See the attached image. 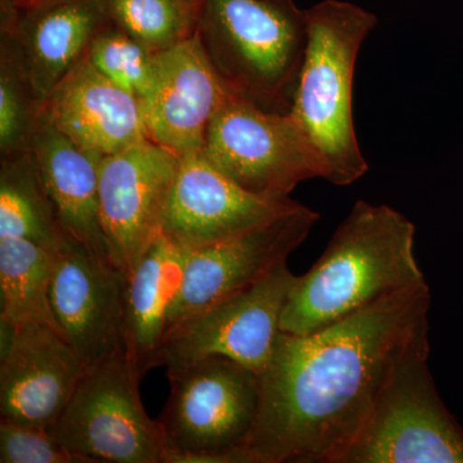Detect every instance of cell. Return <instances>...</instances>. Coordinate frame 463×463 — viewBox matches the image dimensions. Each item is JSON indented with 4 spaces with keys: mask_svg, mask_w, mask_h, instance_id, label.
I'll return each mask as SVG.
<instances>
[{
    "mask_svg": "<svg viewBox=\"0 0 463 463\" xmlns=\"http://www.w3.org/2000/svg\"><path fill=\"white\" fill-rule=\"evenodd\" d=\"M430 304L423 282L313 334L281 332L236 463H340L399 361L428 334Z\"/></svg>",
    "mask_w": 463,
    "mask_h": 463,
    "instance_id": "cell-1",
    "label": "cell"
},
{
    "mask_svg": "<svg viewBox=\"0 0 463 463\" xmlns=\"http://www.w3.org/2000/svg\"><path fill=\"white\" fill-rule=\"evenodd\" d=\"M416 228L388 205L358 201L321 258L298 276L281 331L309 335L381 298L426 282L414 255Z\"/></svg>",
    "mask_w": 463,
    "mask_h": 463,
    "instance_id": "cell-2",
    "label": "cell"
},
{
    "mask_svg": "<svg viewBox=\"0 0 463 463\" xmlns=\"http://www.w3.org/2000/svg\"><path fill=\"white\" fill-rule=\"evenodd\" d=\"M307 45L291 115L322 158L323 179L350 185L367 173L353 120L359 51L377 25L371 12L341 0L307 9Z\"/></svg>",
    "mask_w": 463,
    "mask_h": 463,
    "instance_id": "cell-3",
    "label": "cell"
},
{
    "mask_svg": "<svg viewBox=\"0 0 463 463\" xmlns=\"http://www.w3.org/2000/svg\"><path fill=\"white\" fill-rule=\"evenodd\" d=\"M196 35L228 90L288 114L307 45L294 0H203Z\"/></svg>",
    "mask_w": 463,
    "mask_h": 463,
    "instance_id": "cell-4",
    "label": "cell"
},
{
    "mask_svg": "<svg viewBox=\"0 0 463 463\" xmlns=\"http://www.w3.org/2000/svg\"><path fill=\"white\" fill-rule=\"evenodd\" d=\"M170 390L160 421L163 463H236L257 423L260 377L225 356L167 370Z\"/></svg>",
    "mask_w": 463,
    "mask_h": 463,
    "instance_id": "cell-5",
    "label": "cell"
},
{
    "mask_svg": "<svg viewBox=\"0 0 463 463\" xmlns=\"http://www.w3.org/2000/svg\"><path fill=\"white\" fill-rule=\"evenodd\" d=\"M429 355L428 332L399 361L340 463H463V431L439 397Z\"/></svg>",
    "mask_w": 463,
    "mask_h": 463,
    "instance_id": "cell-6",
    "label": "cell"
},
{
    "mask_svg": "<svg viewBox=\"0 0 463 463\" xmlns=\"http://www.w3.org/2000/svg\"><path fill=\"white\" fill-rule=\"evenodd\" d=\"M203 154L243 190L289 199L300 183L323 178L322 158L297 118L230 91L207 128Z\"/></svg>",
    "mask_w": 463,
    "mask_h": 463,
    "instance_id": "cell-7",
    "label": "cell"
},
{
    "mask_svg": "<svg viewBox=\"0 0 463 463\" xmlns=\"http://www.w3.org/2000/svg\"><path fill=\"white\" fill-rule=\"evenodd\" d=\"M141 380L125 353L93 365L51 426L52 434L80 463H163V429L146 412Z\"/></svg>",
    "mask_w": 463,
    "mask_h": 463,
    "instance_id": "cell-8",
    "label": "cell"
},
{
    "mask_svg": "<svg viewBox=\"0 0 463 463\" xmlns=\"http://www.w3.org/2000/svg\"><path fill=\"white\" fill-rule=\"evenodd\" d=\"M297 279L282 261L254 285L174 323L161 345L160 365L170 370L219 355L260 374L272 359Z\"/></svg>",
    "mask_w": 463,
    "mask_h": 463,
    "instance_id": "cell-9",
    "label": "cell"
},
{
    "mask_svg": "<svg viewBox=\"0 0 463 463\" xmlns=\"http://www.w3.org/2000/svg\"><path fill=\"white\" fill-rule=\"evenodd\" d=\"M179 160L145 139L100 161V224L109 259L127 276L163 233Z\"/></svg>",
    "mask_w": 463,
    "mask_h": 463,
    "instance_id": "cell-10",
    "label": "cell"
},
{
    "mask_svg": "<svg viewBox=\"0 0 463 463\" xmlns=\"http://www.w3.org/2000/svg\"><path fill=\"white\" fill-rule=\"evenodd\" d=\"M318 221V213L298 203L261 227L190 250L167 328L263 279L288 260Z\"/></svg>",
    "mask_w": 463,
    "mask_h": 463,
    "instance_id": "cell-11",
    "label": "cell"
},
{
    "mask_svg": "<svg viewBox=\"0 0 463 463\" xmlns=\"http://www.w3.org/2000/svg\"><path fill=\"white\" fill-rule=\"evenodd\" d=\"M128 276L109 259L67 239L57 250L51 309L63 339L85 367L125 353Z\"/></svg>",
    "mask_w": 463,
    "mask_h": 463,
    "instance_id": "cell-12",
    "label": "cell"
},
{
    "mask_svg": "<svg viewBox=\"0 0 463 463\" xmlns=\"http://www.w3.org/2000/svg\"><path fill=\"white\" fill-rule=\"evenodd\" d=\"M0 420L51 428L88 368L53 326L0 323Z\"/></svg>",
    "mask_w": 463,
    "mask_h": 463,
    "instance_id": "cell-13",
    "label": "cell"
},
{
    "mask_svg": "<svg viewBox=\"0 0 463 463\" xmlns=\"http://www.w3.org/2000/svg\"><path fill=\"white\" fill-rule=\"evenodd\" d=\"M255 196L216 169L203 151L179 160L164 233L192 250L240 236L297 206Z\"/></svg>",
    "mask_w": 463,
    "mask_h": 463,
    "instance_id": "cell-14",
    "label": "cell"
},
{
    "mask_svg": "<svg viewBox=\"0 0 463 463\" xmlns=\"http://www.w3.org/2000/svg\"><path fill=\"white\" fill-rule=\"evenodd\" d=\"M230 91L196 33L158 52L154 88L142 103L147 138L179 158L203 151L207 128Z\"/></svg>",
    "mask_w": 463,
    "mask_h": 463,
    "instance_id": "cell-15",
    "label": "cell"
},
{
    "mask_svg": "<svg viewBox=\"0 0 463 463\" xmlns=\"http://www.w3.org/2000/svg\"><path fill=\"white\" fill-rule=\"evenodd\" d=\"M43 115L85 151L106 157L145 141L141 100L81 60L48 94Z\"/></svg>",
    "mask_w": 463,
    "mask_h": 463,
    "instance_id": "cell-16",
    "label": "cell"
},
{
    "mask_svg": "<svg viewBox=\"0 0 463 463\" xmlns=\"http://www.w3.org/2000/svg\"><path fill=\"white\" fill-rule=\"evenodd\" d=\"M109 23L100 0H65L2 14V41L14 51L36 93L45 99L87 57L94 36Z\"/></svg>",
    "mask_w": 463,
    "mask_h": 463,
    "instance_id": "cell-17",
    "label": "cell"
},
{
    "mask_svg": "<svg viewBox=\"0 0 463 463\" xmlns=\"http://www.w3.org/2000/svg\"><path fill=\"white\" fill-rule=\"evenodd\" d=\"M32 152L67 239L109 259L99 216L103 157L70 141L44 115Z\"/></svg>",
    "mask_w": 463,
    "mask_h": 463,
    "instance_id": "cell-18",
    "label": "cell"
},
{
    "mask_svg": "<svg viewBox=\"0 0 463 463\" xmlns=\"http://www.w3.org/2000/svg\"><path fill=\"white\" fill-rule=\"evenodd\" d=\"M188 252L163 232L128 276L125 354L141 379L160 365L170 307L181 288Z\"/></svg>",
    "mask_w": 463,
    "mask_h": 463,
    "instance_id": "cell-19",
    "label": "cell"
},
{
    "mask_svg": "<svg viewBox=\"0 0 463 463\" xmlns=\"http://www.w3.org/2000/svg\"><path fill=\"white\" fill-rule=\"evenodd\" d=\"M0 239L57 251L67 240L33 152L0 158Z\"/></svg>",
    "mask_w": 463,
    "mask_h": 463,
    "instance_id": "cell-20",
    "label": "cell"
},
{
    "mask_svg": "<svg viewBox=\"0 0 463 463\" xmlns=\"http://www.w3.org/2000/svg\"><path fill=\"white\" fill-rule=\"evenodd\" d=\"M56 252L23 239H0V323L54 325L51 283Z\"/></svg>",
    "mask_w": 463,
    "mask_h": 463,
    "instance_id": "cell-21",
    "label": "cell"
},
{
    "mask_svg": "<svg viewBox=\"0 0 463 463\" xmlns=\"http://www.w3.org/2000/svg\"><path fill=\"white\" fill-rule=\"evenodd\" d=\"M109 23L152 51L161 52L196 33L203 3L192 0H100Z\"/></svg>",
    "mask_w": 463,
    "mask_h": 463,
    "instance_id": "cell-22",
    "label": "cell"
},
{
    "mask_svg": "<svg viewBox=\"0 0 463 463\" xmlns=\"http://www.w3.org/2000/svg\"><path fill=\"white\" fill-rule=\"evenodd\" d=\"M43 103L5 42H0V154L32 152L43 118Z\"/></svg>",
    "mask_w": 463,
    "mask_h": 463,
    "instance_id": "cell-23",
    "label": "cell"
},
{
    "mask_svg": "<svg viewBox=\"0 0 463 463\" xmlns=\"http://www.w3.org/2000/svg\"><path fill=\"white\" fill-rule=\"evenodd\" d=\"M157 53L109 23L94 36L87 58L112 83L143 103L154 88Z\"/></svg>",
    "mask_w": 463,
    "mask_h": 463,
    "instance_id": "cell-24",
    "label": "cell"
},
{
    "mask_svg": "<svg viewBox=\"0 0 463 463\" xmlns=\"http://www.w3.org/2000/svg\"><path fill=\"white\" fill-rule=\"evenodd\" d=\"M0 462L80 463L50 428L0 420Z\"/></svg>",
    "mask_w": 463,
    "mask_h": 463,
    "instance_id": "cell-25",
    "label": "cell"
},
{
    "mask_svg": "<svg viewBox=\"0 0 463 463\" xmlns=\"http://www.w3.org/2000/svg\"><path fill=\"white\" fill-rule=\"evenodd\" d=\"M65 0H2V14L29 11V9L45 7Z\"/></svg>",
    "mask_w": 463,
    "mask_h": 463,
    "instance_id": "cell-26",
    "label": "cell"
},
{
    "mask_svg": "<svg viewBox=\"0 0 463 463\" xmlns=\"http://www.w3.org/2000/svg\"><path fill=\"white\" fill-rule=\"evenodd\" d=\"M192 2L203 3V0H192Z\"/></svg>",
    "mask_w": 463,
    "mask_h": 463,
    "instance_id": "cell-27",
    "label": "cell"
}]
</instances>
